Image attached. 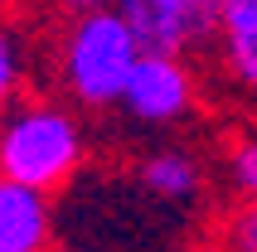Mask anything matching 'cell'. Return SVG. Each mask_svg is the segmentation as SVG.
<instances>
[{"instance_id": "cell-1", "label": "cell", "mask_w": 257, "mask_h": 252, "mask_svg": "<svg viewBox=\"0 0 257 252\" xmlns=\"http://www.w3.org/2000/svg\"><path fill=\"white\" fill-rule=\"evenodd\" d=\"M87 165V131L68 102L25 92L0 116V175L44 194H63Z\"/></svg>"}, {"instance_id": "cell-2", "label": "cell", "mask_w": 257, "mask_h": 252, "mask_svg": "<svg viewBox=\"0 0 257 252\" xmlns=\"http://www.w3.org/2000/svg\"><path fill=\"white\" fill-rule=\"evenodd\" d=\"M141 54L146 49L136 39V29L112 5H92L83 15H68L58 29V49H54L58 87L68 102H78L87 112L121 107V92H126Z\"/></svg>"}, {"instance_id": "cell-3", "label": "cell", "mask_w": 257, "mask_h": 252, "mask_svg": "<svg viewBox=\"0 0 257 252\" xmlns=\"http://www.w3.org/2000/svg\"><path fill=\"white\" fill-rule=\"evenodd\" d=\"M121 112L146 131H170L185 121L194 112V73L185 68V54L146 49L126 92H121Z\"/></svg>"}, {"instance_id": "cell-4", "label": "cell", "mask_w": 257, "mask_h": 252, "mask_svg": "<svg viewBox=\"0 0 257 252\" xmlns=\"http://www.w3.org/2000/svg\"><path fill=\"white\" fill-rule=\"evenodd\" d=\"M107 5L136 29L141 49H156V54H189L209 44L218 20V5H204V0H107Z\"/></svg>"}, {"instance_id": "cell-5", "label": "cell", "mask_w": 257, "mask_h": 252, "mask_svg": "<svg viewBox=\"0 0 257 252\" xmlns=\"http://www.w3.org/2000/svg\"><path fill=\"white\" fill-rule=\"evenodd\" d=\"M131 184L141 189L146 204L185 213L204 199V160L185 146H156L131 165Z\"/></svg>"}, {"instance_id": "cell-6", "label": "cell", "mask_w": 257, "mask_h": 252, "mask_svg": "<svg viewBox=\"0 0 257 252\" xmlns=\"http://www.w3.org/2000/svg\"><path fill=\"white\" fill-rule=\"evenodd\" d=\"M214 58L233 92L257 97V0H218Z\"/></svg>"}, {"instance_id": "cell-7", "label": "cell", "mask_w": 257, "mask_h": 252, "mask_svg": "<svg viewBox=\"0 0 257 252\" xmlns=\"http://www.w3.org/2000/svg\"><path fill=\"white\" fill-rule=\"evenodd\" d=\"M54 194L0 175V252H54Z\"/></svg>"}, {"instance_id": "cell-8", "label": "cell", "mask_w": 257, "mask_h": 252, "mask_svg": "<svg viewBox=\"0 0 257 252\" xmlns=\"http://www.w3.org/2000/svg\"><path fill=\"white\" fill-rule=\"evenodd\" d=\"M25 83H29V39L10 20H0V116L25 97Z\"/></svg>"}, {"instance_id": "cell-9", "label": "cell", "mask_w": 257, "mask_h": 252, "mask_svg": "<svg viewBox=\"0 0 257 252\" xmlns=\"http://www.w3.org/2000/svg\"><path fill=\"white\" fill-rule=\"evenodd\" d=\"M228 180L247 204H257V131L228 141Z\"/></svg>"}, {"instance_id": "cell-10", "label": "cell", "mask_w": 257, "mask_h": 252, "mask_svg": "<svg viewBox=\"0 0 257 252\" xmlns=\"http://www.w3.org/2000/svg\"><path fill=\"white\" fill-rule=\"evenodd\" d=\"M223 252H257V204H238V209L223 218V233H218Z\"/></svg>"}, {"instance_id": "cell-11", "label": "cell", "mask_w": 257, "mask_h": 252, "mask_svg": "<svg viewBox=\"0 0 257 252\" xmlns=\"http://www.w3.org/2000/svg\"><path fill=\"white\" fill-rule=\"evenodd\" d=\"M44 5L68 20V15H83V10H92V5H107V0H44Z\"/></svg>"}, {"instance_id": "cell-12", "label": "cell", "mask_w": 257, "mask_h": 252, "mask_svg": "<svg viewBox=\"0 0 257 252\" xmlns=\"http://www.w3.org/2000/svg\"><path fill=\"white\" fill-rule=\"evenodd\" d=\"M5 5H10V0H0V10H5Z\"/></svg>"}, {"instance_id": "cell-13", "label": "cell", "mask_w": 257, "mask_h": 252, "mask_svg": "<svg viewBox=\"0 0 257 252\" xmlns=\"http://www.w3.org/2000/svg\"><path fill=\"white\" fill-rule=\"evenodd\" d=\"M204 5H218V0H204Z\"/></svg>"}]
</instances>
